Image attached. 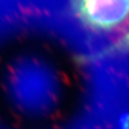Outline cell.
Returning a JSON list of instances; mask_svg holds the SVG:
<instances>
[{"mask_svg":"<svg viewBox=\"0 0 129 129\" xmlns=\"http://www.w3.org/2000/svg\"><path fill=\"white\" fill-rule=\"evenodd\" d=\"M75 25L96 41L110 44L129 29V0H61Z\"/></svg>","mask_w":129,"mask_h":129,"instance_id":"obj_1","label":"cell"},{"mask_svg":"<svg viewBox=\"0 0 129 129\" xmlns=\"http://www.w3.org/2000/svg\"><path fill=\"white\" fill-rule=\"evenodd\" d=\"M104 53L109 56L129 55V29L123 36L106 47Z\"/></svg>","mask_w":129,"mask_h":129,"instance_id":"obj_2","label":"cell"}]
</instances>
